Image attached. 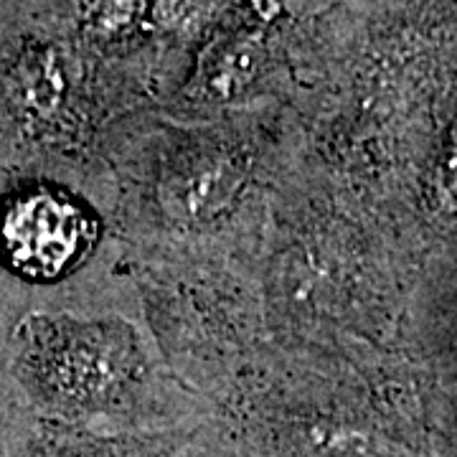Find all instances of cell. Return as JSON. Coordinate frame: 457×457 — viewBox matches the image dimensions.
I'll use <instances>...</instances> for the list:
<instances>
[{
	"label": "cell",
	"instance_id": "cell-9",
	"mask_svg": "<svg viewBox=\"0 0 457 457\" xmlns=\"http://www.w3.org/2000/svg\"><path fill=\"white\" fill-rule=\"evenodd\" d=\"M180 457H252V453L245 447L231 429H228L216 414L198 425L194 440L183 450Z\"/></svg>",
	"mask_w": 457,
	"mask_h": 457
},
{
	"label": "cell",
	"instance_id": "cell-3",
	"mask_svg": "<svg viewBox=\"0 0 457 457\" xmlns=\"http://www.w3.org/2000/svg\"><path fill=\"white\" fill-rule=\"evenodd\" d=\"M216 417L252 457H435L427 409L270 341Z\"/></svg>",
	"mask_w": 457,
	"mask_h": 457
},
{
	"label": "cell",
	"instance_id": "cell-1",
	"mask_svg": "<svg viewBox=\"0 0 457 457\" xmlns=\"http://www.w3.org/2000/svg\"><path fill=\"white\" fill-rule=\"evenodd\" d=\"M112 221L145 262H219L260 275L285 168L278 140L249 128H176L112 150Z\"/></svg>",
	"mask_w": 457,
	"mask_h": 457
},
{
	"label": "cell",
	"instance_id": "cell-6",
	"mask_svg": "<svg viewBox=\"0 0 457 457\" xmlns=\"http://www.w3.org/2000/svg\"><path fill=\"white\" fill-rule=\"evenodd\" d=\"M204 425V422H201ZM198 425L161 432L104 435L26 414L16 432V457H180Z\"/></svg>",
	"mask_w": 457,
	"mask_h": 457
},
{
	"label": "cell",
	"instance_id": "cell-4",
	"mask_svg": "<svg viewBox=\"0 0 457 457\" xmlns=\"http://www.w3.org/2000/svg\"><path fill=\"white\" fill-rule=\"evenodd\" d=\"M104 237L102 213L59 180H23L0 198V262L31 285L71 278Z\"/></svg>",
	"mask_w": 457,
	"mask_h": 457
},
{
	"label": "cell",
	"instance_id": "cell-2",
	"mask_svg": "<svg viewBox=\"0 0 457 457\" xmlns=\"http://www.w3.org/2000/svg\"><path fill=\"white\" fill-rule=\"evenodd\" d=\"M11 369L29 414L92 432H161L216 414L122 315L29 312L11 336Z\"/></svg>",
	"mask_w": 457,
	"mask_h": 457
},
{
	"label": "cell",
	"instance_id": "cell-7",
	"mask_svg": "<svg viewBox=\"0 0 457 457\" xmlns=\"http://www.w3.org/2000/svg\"><path fill=\"white\" fill-rule=\"evenodd\" d=\"M264 66V44L257 33H234L206 51L196 77L188 87L191 107L216 110L242 99Z\"/></svg>",
	"mask_w": 457,
	"mask_h": 457
},
{
	"label": "cell",
	"instance_id": "cell-5",
	"mask_svg": "<svg viewBox=\"0 0 457 457\" xmlns=\"http://www.w3.org/2000/svg\"><path fill=\"white\" fill-rule=\"evenodd\" d=\"M79 71L69 51L44 36H29L3 74V97L18 135L44 153L79 155L92 125L79 97Z\"/></svg>",
	"mask_w": 457,
	"mask_h": 457
},
{
	"label": "cell",
	"instance_id": "cell-8",
	"mask_svg": "<svg viewBox=\"0 0 457 457\" xmlns=\"http://www.w3.org/2000/svg\"><path fill=\"white\" fill-rule=\"evenodd\" d=\"M145 0H71V23L92 41H112L140 21Z\"/></svg>",
	"mask_w": 457,
	"mask_h": 457
}]
</instances>
